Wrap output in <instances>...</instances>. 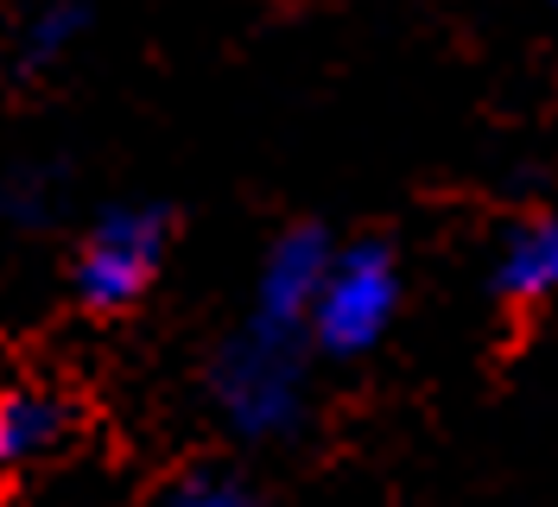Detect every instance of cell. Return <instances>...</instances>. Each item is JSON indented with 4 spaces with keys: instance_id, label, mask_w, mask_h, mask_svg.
<instances>
[{
    "instance_id": "cell-1",
    "label": "cell",
    "mask_w": 558,
    "mask_h": 507,
    "mask_svg": "<svg viewBox=\"0 0 558 507\" xmlns=\"http://www.w3.org/2000/svg\"><path fill=\"white\" fill-rule=\"evenodd\" d=\"M317 369H324V355H317L312 330L242 311L204 349L197 394H204V412L222 432V444H235L247 457H267V450H292L312 432Z\"/></svg>"
},
{
    "instance_id": "cell-2",
    "label": "cell",
    "mask_w": 558,
    "mask_h": 507,
    "mask_svg": "<svg viewBox=\"0 0 558 507\" xmlns=\"http://www.w3.org/2000/svg\"><path fill=\"white\" fill-rule=\"evenodd\" d=\"M184 209L172 197H108L89 203L64 236V299L83 324H121L172 273Z\"/></svg>"
},
{
    "instance_id": "cell-3",
    "label": "cell",
    "mask_w": 558,
    "mask_h": 507,
    "mask_svg": "<svg viewBox=\"0 0 558 507\" xmlns=\"http://www.w3.org/2000/svg\"><path fill=\"white\" fill-rule=\"evenodd\" d=\"M407 311V254L400 241L381 229H362V236H337L330 273H324V292L312 311V342L324 355V369H355L368 362L393 324Z\"/></svg>"
},
{
    "instance_id": "cell-4",
    "label": "cell",
    "mask_w": 558,
    "mask_h": 507,
    "mask_svg": "<svg viewBox=\"0 0 558 507\" xmlns=\"http://www.w3.org/2000/svg\"><path fill=\"white\" fill-rule=\"evenodd\" d=\"M483 299L501 330H526L558 304V197L526 203L495 236L483 273Z\"/></svg>"
},
{
    "instance_id": "cell-5",
    "label": "cell",
    "mask_w": 558,
    "mask_h": 507,
    "mask_svg": "<svg viewBox=\"0 0 558 507\" xmlns=\"http://www.w3.org/2000/svg\"><path fill=\"white\" fill-rule=\"evenodd\" d=\"M89 425V406L58 381H0V502H13L38 470L64 463Z\"/></svg>"
},
{
    "instance_id": "cell-6",
    "label": "cell",
    "mask_w": 558,
    "mask_h": 507,
    "mask_svg": "<svg viewBox=\"0 0 558 507\" xmlns=\"http://www.w3.org/2000/svg\"><path fill=\"white\" fill-rule=\"evenodd\" d=\"M330 254H337V229L324 216H292L279 222L260 261H254V279H247V304L254 317H274V324H292V330H312L317 292H324V273H330Z\"/></svg>"
},
{
    "instance_id": "cell-7",
    "label": "cell",
    "mask_w": 558,
    "mask_h": 507,
    "mask_svg": "<svg viewBox=\"0 0 558 507\" xmlns=\"http://www.w3.org/2000/svg\"><path fill=\"white\" fill-rule=\"evenodd\" d=\"M83 216V178L64 153H13L0 166V236H70Z\"/></svg>"
},
{
    "instance_id": "cell-8",
    "label": "cell",
    "mask_w": 558,
    "mask_h": 507,
    "mask_svg": "<svg viewBox=\"0 0 558 507\" xmlns=\"http://www.w3.org/2000/svg\"><path fill=\"white\" fill-rule=\"evenodd\" d=\"M96 20H102L96 0H26V13L13 20V38H7L13 83H51V76H64L83 58V45L96 38Z\"/></svg>"
},
{
    "instance_id": "cell-9",
    "label": "cell",
    "mask_w": 558,
    "mask_h": 507,
    "mask_svg": "<svg viewBox=\"0 0 558 507\" xmlns=\"http://www.w3.org/2000/svg\"><path fill=\"white\" fill-rule=\"evenodd\" d=\"M267 495L274 488L254 475V457L235 450V444L204 450V457H184V463H172V475H159L146 488V502H159V507H254V502H267Z\"/></svg>"
},
{
    "instance_id": "cell-10",
    "label": "cell",
    "mask_w": 558,
    "mask_h": 507,
    "mask_svg": "<svg viewBox=\"0 0 558 507\" xmlns=\"http://www.w3.org/2000/svg\"><path fill=\"white\" fill-rule=\"evenodd\" d=\"M546 7H553V20H558V0H546Z\"/></svg>"
}]
</instances>
